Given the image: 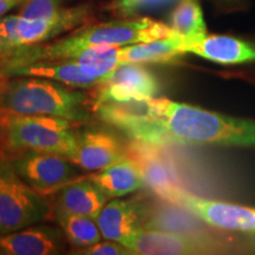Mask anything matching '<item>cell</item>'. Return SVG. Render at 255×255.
<instances>
[{
	"label": "cell",
	"mask_w": 255,
	"mask_h": 255,
	"mask_svg": "<svg viewBox=\"0 0 255 255\" xmlns=\"http://www.w3.org/2000/svg\"><path fill=\"white\" fill-rule=\"evenodd\" d=\"M156 145L255 146V121L213 113L167 98H149Z\"/></svg>",
	"instance_id": "obj_1"
},
{
	"label": "cell",
	"mask_w": 255,
	"mask_h": 255,
	"mask_svg": "<svg viewBox=\"0 0 255 255\" xmlns=\"http://www.w3.org/2000/svg\"><path fill=\"white\" fill-rule=\"evenodd\" d=\"M175 33L169 25L146 17L90 25L52 44L17 49L1 60L0 71L31 63L65 62L73 53L89 46H127L167 38Z\"/></svg>",
	"instance_id": "obj_2"
},
{
	"label": "cell",
	"mask_w": 255,
	"mask_h": 255,
	"mask_svg": "<svg viewBox=\"0 0 255 255\" xmlns=\"http://www.w3.org/2000/svg\"><path fill=\"white\" fill-rule=\"evenodd\" d=\"M0 104L8 114L41 115L70 122H84L90 117L84 92L45 78L12 79L2 89Z\"/></svg>",
	"instance_id": "obj_3"
},
{
	"label": "cell",
	"mask_w": 255,
	"mask_h": 255,
	"mask_svg": "<svg viewBox=\"0 0 255 255\" xmlns=\"http://www.w3.org/2000/svg\"><path fill=\"white\" fill-rule=\"evenodd\" d=\"M2 132L11 148L36 150L71 157L77 132L72 122L41 115L6 114Z\"/></svg>",
	"instance_id": "obj_4"
},
{
	"label": "cell",
	"mask_w": 255,
	"mask_h": 255,
	"mask_svg": "<svg viewBox=\"0 0 255 255\" xmlns=\"http://www.w3.org/2000/svg\"><path fill=\"white\" fill-rule=\"evenodd\" d=\"M88 5L60 7L49 18L26 19L20 15L0 18V62L20 47L37 45L64 32L83 25L90 19Z\"/></svg>",
	"instance_id": "obj_5"
},
{
	"label": "cell",
	"mask_w": 255,
	"mask_h": 255,
	"mask_svg": "<svg viewBox=\"0 0 255 255\" xmlns=\"http://www.w3.org/2000/svg\"><path fill=\"white\" fill-rule=\"evenodd\" d=\"M53 207L39 191L28 186L8 161H0V234L45 221Z\"/></svg>",
	"instance_id": "obj_6"
},
{
	"label": "cell",
	"mask_w": 255,
	"mask_h": 255,
	"mask_svg": "<svg viewBox=\"0 0 255 255\" xmlns=\"http://www.w3.org/2000/svg\"><path fill=\"white\" fill-rule=\"evenodd\" d=\"M163 201L188 210L212 227L255 235V208L203 199L180 186L169 191Z\"/></svg>",
	"instance_id": "obj_7"
},
{
	"label": "cell",
	"mask_w": 255,
	"mask_h": 255,
	"mask_svg": "<svg viewBox=\"0 0 255 255\" xmlns=\"http://www.w3.org/2000/svg\"><path fill=\"white\" fill-rule=\"evenodd\" d=\"M11 163L19 176L41 194L59 190L77 180L79 174L72 161L52 152L25 150Z\"/></svg>",
	"instance_id": "obj_8"
},
{
	"label": "cell",
	"mask_w": 255,
	"mask_h": 255,
	"mask_svg": "<svg viewBox=\"0 0 255 255\" xmlns=\"http://www.w3.org/2000/svg\"><path fill=\"white\" fill-rule=\"evenodd\" d=\"M132 254L188 255L212 254L222 250L219 242L201 234L141 228L124 244Z\"/></svg>",
	"instance_id": "obj_9"
},
{
	"label": "cell",
	"mask_w": 255,
	"mask_h": 255,
	"mask_svg": "<svg viewBox=\"0 0 255 255\" xmlns=\"http://www.w3.org/2000/svg\"><path fill=\"white\" fill-rule=\"evenodd\" d=\"M97 87L95 105L149 100L158 94L159 82L150 70L139 63H123Z\"/></svg>",
	"instance_id": "obj_10"
},
{
	"label": "cell",
	"mask_w": 255,
	"mask_h": 255,
	"mask_svg": "<svg viewBox=\"0 0 255 255\" xmlns=\"http://www.w3.org/2000/svg\"><path fill=\"white\" fill-rule=\"evenodd\" d=\"M127 150V156L135 162L145 186H148L159 199L178 184V175L170 158L161 150V145L146 144L133 141Z\"/></svg>",
	"instance_id": "obj_11"
},
{
	"label": "cell",
	"mask_w": 255,
	"mask_h": 255,
	"mask_svg": "<svg viewBox=\"0 0 255 255\" xmlns=\"http://www.w3.org/2000/svg\"><path fill=\"white\" fill-rule=\"evenodd\" d=\"M62 229L49 225H31L19 231L0 234V254L56 255L66 251Z\"/></svg>",
	"instance_id": "obj_12"
},
{
	"label": "cell",
	"mask_w": 255,
	"mask_h": 255,
	"mask_svg": "<svg viewBox=\"0 0 255 255\" xmlns=\"http://www.w3.org/2000/svg\"><path fill=\"white\" fill-rule=\"evenodd\" d=\"M146 207L141 202L114 199L105 203L95 221L105 240L124 245L143 228Z\"/></svg>",
	"instance_id": "obj_13"
},
{
	"label": "cell",
	"mask_w": 255,
	"mask_h": 255,
	"mask_svg": "<svg viewBox=\"0 0 255 255\" xmlns=\"http://www.w3.org/2000/svg\"><path fill=\"white\" fill-rule=\"evenodd\" d=\"M126 156V148L111 133L87 130L77 133L75 150L69 159L85 170H101Z\"/></svg>",
	"instance_id": "obj_14"
},
{
	"label": "cell",
	"mask_w": 255,
	"mask_h": 255,
	"mask_svg": "<svg viewBox=\"0 0 255 255\" xmlns=\"http://www.w3.org/2000/svg\"><path fill=\"white\" fill-rule=\"evenodd\" d=\"M6 76L14 77H38L51 79L68 87L94 88L103 83L105 79L90 75L78 64L71 62H38L26 65L14 66L0 71Z\"/></svg>",
	"instance_id": "obj_15"
},
{
	"label": "cell",
	"mask_w": 255,
	"mask_h": 255,
	"mask_svg": "<svg viewBox=\"0 0 255 255\" xmlns=\"http://www.w3.org/2000/svg\"><path fill=\"white\" fill-rule=\"evenodd\" d=\"M187 53L225 65L252 63L255 62V44L229 36H207L188 47Z\"/></svg>",
	"instance_id": "obj_16"
},
{
	"label": "cell",
	"mask_w": 255,
	"mask_h": 255,
	"mask_svg": "<svg viewBox=\"0 0 255 255\" xmlns=\"http://www.w3.org/2000/svg\"><path fill=\"white\" fill-rule=\"evenodd\" d=\"M109 201L90 177L77 178L71 183L60 188L56 208L71 214H77L96 219L98 213Z\"/></svg>",
	"instance_id": "obj_17"
},
{
	"label": "cell",
	"mask_w": 255,
	"mask_h": 255,
	"mask_svg": "<svg viewBox=\"0 0 255 255\" xmlns=\"http://www.w3.org/2000/svg\"><path fill=\"white\" fill-rule=\"evenodd\" d=\"M188 41L175 33L146 43L121 47V64L123 63H171L187 53Z\"/></svg>",
	"instance_id": "obj_18"
},
{
	"label": "cell",
	"mask_w": 255,
	"mask_h": 255,
	"mask_svg": "<svg viewBox=\"0 0 255 255\" xmlns=\"http://www.w3.org/2000/svg\"><path fill=\"white\" fill-rule=\"evenodd\" d=\"M90 178L110 199H116L133 193L145 186L138 168L128 156L101 169Z\"/></svg>",
	"instance_id": "obj_19"
},
{
	"label": "cell",
	"mask_w": 255,
	"mask_h": 255,
	"mask_svg": "<svg viewBox=\"0 0 255 255\" xmlns=\"http://www.w3.org/2000/svg\"><path fill=\"white\" fill-rule=\"evenodd\" d=\"M170 27L188 41V47L207 37V28L202 9L196 0H181L171 12Z\"/></svg>",
	"instance_id": "obj_20"
},
{
	"label": "cell",
	"mask_w": 255,
	"mask_h": 255,
	"mask_svg": "<svg viewBox=\"0 0 255 255\" xmlns=\"http://www.w3.org/2000/svg\"><path fill=\"white\" fill-rule=\"evenodd\" d=\"M121 47L122 46H89L73 53L65 62L78 64L90 75L107 79L121 64Z\"/></svg>",
	"instance_id": "obj_21"
},
{
	"label": "cell",
	"mask_w": 255,
	"mask_h": 255,
	"mask_svg": "<svg viewBox=\"0 0 255 255\" xmlns=\"http://www.w3.org/2000/svg\"><path fill=\"white\" fill-rule=\"evenodd\" d=\"M53 219L65 235L66 241L76 247H85L101 241L102 235L95 219L65 212L53 207Z\"/></svg>",
	"instance_id": "obj_22"
},
{
	"label": "cell",
	"mask_w": 255,
	"mask_h": 255,
	"mask_svg": "<svg viewBox=\"0 0 255 255\" xmlns=\"http://www.w3.org/2000/svg\"><path fill=\"white\" fill-rule=\"evenodd\" d=\"M181 0H114L109 5L111 13L119 17L130 18L135 15L157 11Z\"/></svg>",
	"instance_id": "obj_23"
},
{
	"label": "cell",
	"mask_w": 255,
	"mask_h": 255,
	"mask_svg": "<svg viewBox=\"0 0 255 255\" xmlns=\"http://www.w3.org/2000/svg\"><path fill=\"white\" fill-rule=\"evenodd\" d=\"M62 0H27L20 11V17L26 19L49 18L60 8Z\"/></svg>",
	"instance_id": "obj_24"
},
{
	"label": "cell",
	"mask_w": 255,
	"mask_h": 255,
	"mask_svg": "<svg viewBox=\"0 0 255 255\" xmlns=\"http://www.w3.org/2000/svg\"><path fill=\"white\" fill-rule=\"evenodd\" d=\"M70 254L77 255H130L132 254L130 250L120 244V242L108 240L105 242H96L94 245L85 247H78L75 252H71Z\"/></svg>",
	"instance_id": "obj_25"
},
{
	"label": "cell",
	"mask_w": 255,
	"mask_h": 255,
	"mask_svg": "<svg viewBox=\"0 0 255 255\" xmlns=\"http://www.w3.org/2000/svg\"><path fill=\"white\" fill-rule=\"evenodd\" d=\"M18 4L19 2L14 1V0H0V18L4 17L9 9L15 7Z\"/></svg>",
	"instance_id": "obj_26"
},
{
	"label": "cell",
	"mask_w": 255,
	"mask_h": 255,
	"mask_svg": "<svg viewBox=\"0 0 255 255\" xmlns=\"http://www.w3.org/2000/svg\"><path fill=\"white\" fill-rule=\"evenodd\" d=\"M14 1H17V2H19V4H20V2L23 1V0H14Z\"/></svg>",
	"instance_id": "obj_27"
},
{
	"label": "cell",
	"mask_w": 255,
	"mask_h": 255,
	"mask_svg": "<svg viewBox=\"0 0 255 255\" xmlns=\"http://www.w3.org/2000/svg\"><path fill=\"white\" fill-rule=\"evenodd\" d=\"M253 237H254V241H255V235H253Z\"/></svg>",
	"instance_id": "obj_28"
}]
</instances>
